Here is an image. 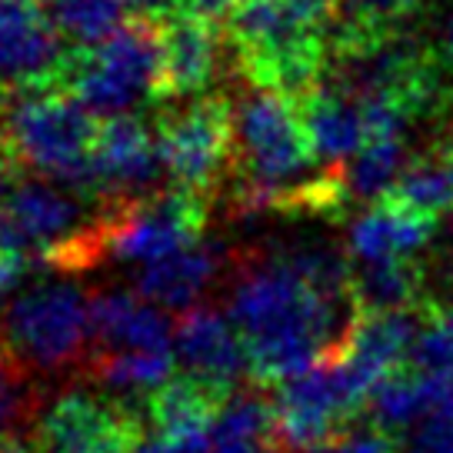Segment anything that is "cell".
<instances>
[{
    "mask_svg": "<svg viewBox=\"0 0 453 453\" xmlns=\"http://www.w3.org/2000/svg\"><path fill=\"white\" fill-rule=\"evenodd\" d=\"M226 317L247 343L250 373L280 387L326 357H337L360 311L354 297L313 287L283 254L243 270Z\"/></svg>",
    "mask_w": 453,
    "mask_h": 453,
    "instance_id": "6da1fadb",
    "label": "cell"
},
{
    "mask_svg": "<svg viewBox=\"0 0 453 453\" xmlns=\"http://www.w3.org/2000/svg\"><path fill=\"white\" fill-rule=\"evenodd\" d=\"M97 130V117L67 90L7 94L0 107V143L7 154L84 200H94Z\"/></svg>",
    "mask_w": 453,
    "mask_h": 453,
    "instance_id": "7a4b0ae2",
    "label": "cell"
},
{
    "mask_svg": "<svg viewBox=\"0 0 453 453\" xmlns=\"http://www.w3.org/2000/svg\"><path fill=\"white\" fill-rule=\"evenodd\" d=\"M64 90L100 120L130 117L143 100L164 94V30L130 20L111 41L73 54Z\"/></svg>",
    "mask_w": 453,
    "mask_h": 453,
    "instance_id": "3957f363",
    "label": "cell"
},
{
    "mask_svg": "<svg viewBox=\"0 0 453 453\" xmlns=\"http://www.w3.org/2000/svg\"><path fill=\"white\" fill-rule=\"evenodd\" d=\"M0 337L27 367H71L90 343V300L73 283H37L7 303Z\"/></svg>",
    "mask_w": 453,
    "mask_h": 453,
    "instance_id": "277c9868",
    "label": "cell"
},
{
    "mask_svg": "<svg viewBox=\"0 0 453 453\" xmlns=\"http://www.w3.org/2000/svg\"><path fill=\"white\" fill-rule=\"evenodd\" d=\"M207 224V200L187 190H167L117 207L111 220L94 226V250L127 267H154L167 257L200 243Z\"/></svg>",
    "mask_w": 453,
    "mask_h": 453,
    "instance_id": "5b68a950",
    "label": "cell"
},
{
    "mask_svg": "<svg viewBox=\"0 0 453 453\" xmlns=\"http://www.w3.org/2000/svg\"><path fill=\"white\" fill-rule=\"evenodd\" d=\"M87 207L50 180H24L0 203V254L27 257L41 267H73V257L84 247Z\"/></svg>",
    "mask_w": 453,
    "mask_h": 453,
    "instance_id": "8992f818",
    "label": "cell"
},
{
    "mask_svg": "<svg viewBox=\"0 0 453 453\" xmlns=\"http://www.w3.org/2000/svg\"><path fill=\"white\" fill-rule=\"evenodd\" d=\"M367 400L370 394L340 360V354L326 357L277 387L273 443L297 453L313 450L317 443L337 437L340 426L364 411Z\"/></svg>",
    "mask_w": 453,
    "mask_h": 453,
    "instance_id": "52a82bcc",
    "label": "cell"
},
{
    "mask_svg": "<svg viewBox=\"0 0 453 453\" xmlns=\"http://www.w3.org/2000/svg\"><path fill=\"white\" fill-rule=\"evenodd\" d=\"M157 141L177 190L203 197L234 157V107L224 97H194L184 107L160 113Z\"/></svg>",
    "mask_w": 453,
    "mask_h": 453,
    "instance_id": "ba28073f",
    "label": "cell"
},
{
    "mask_svg": "<svg viewBox=\"0 0 453 453\" xmlns=\"http://www.w3.org/2000/svg\"><path fill=\"white\" fill-rule=\"evenodd\" d=\"M143 413L113 396L90 390H64L37 420V453H134Z\"/></svg>",
    "mask_w": 453,
    "mask_h": 453,
    "instance_id": "9c48e42d",
    "label": "cell"
},
{
    "mask_svg": "<svg viewBox=\"0 0 453 453\" xmlns=\"http://www.w3.org/2000/svg\"><path fill=\"white\" fill-rule=\"evenodd\" d=\"M73 64L71 43L50 24L41 0H14L0 7V94L43 90Z\"/></svg>",
    "mask_w": 453,
    "mask_h": 453,
    "instance_id": "30bf717a",
    "label": "cell"
},
{
    "mask_svg": "<svg viewBox=\"0 0 453 453\" xmlns=\"http://www.w3.org/2000/svg\"><path fill=\"white\" fill-rule=\"evenodd\" d=\"M167 173L157 130L141 117L104 120L94 141V200L127 207L154 197L157 180Z\"/></svg>",
    "mask_w": 453,
    "mask_h": 453,
    "instance_id": "8fae6325",
    "label": "cell"
},
{
    "mask_svg": "<svg viewBox=\"0 0 453 453\" xmlns=\"http://www.w3.org/2000/svg\"><path fill=\"white\" fill-rule=\"evenodd\" d=\"M173 360L184 367L187 380L203 387L220 403L237 394L250 370L241 330L213 307H194L173 324Z\"/></svg>",
    "mask_w": 453,
    "mask_h": 453,
    "instance_id": "7c38bea8",
    "label": "cell"
},
{
    "mask_svg": "<svg viewBox=\"0 0 453 453\" xmlns=\"http://www.w3.org/2000/svg\"><path fill=\"white\" fill-rule=\"evenodd\" d=\"M220 400L194 380H170L150 396L134 453H213V420Z\"/></svg>",
    "mask_w": 453,
    "mask_h": 453,
    "instance_id": "4fadbf2b",
    "label": "cell"
},
{
    "mask_svg": "<svg viewBox=\"0 0 453 453\" xmlns=\"http://www.w3.org/2000/svg\"><path fill=\"white\" fill-rule=\"evenodd\" d=\"M420 324H424V317L417 311L360 313L357 317L354 330L340 350V360L350 367V373L370 396L411 360Z\"/></svg>",
    "mask_w": 453,
    "mask_h": 453,
    "instance_id": "5bb4252c",
    "label": "cell"
},
{
    "mask_svg": "<svg viewBox=\"0 0 453 453\" xmlns=\"http://www.w3.org/2000/svg\"><path fill=\"white\" fill-rule=\"evenodd\" d=\"M90 343L94 350H173V324L137 290H107L90 300Z\"/></svg>",
    "mask_w": 453,
    "mask_h": 453,
    "instance_id": "9a60e30c",
    "label": "cell"
},
{
    "mask_svg": "<svg viewBox=\"0 0 453 453\" xmlns=\"http://www.w3.org/2000/svg\"><path fill=\"white\" fill-rule=\"evenodd\" d=\"M160 30H164V94L160 97H203L220 64V37L213 20L184 14Z\"/></svg>",
    "mask_w": 453,
    "mask_h": 453,
    "instance_id": "2e32d148",
    "label": "cell"
},
{
    "mask_svg": "<svg viewBox=\"0 0 453 453\" xmlns=\"http://www.w3.org/2000/svg\"><path fill=\"white\" fill-rule=\"evenodd\" d=\"M226 254L217 241H200L180 254L160 260L137 273V294L160 311H194L200 294L224 270Z\"/></svg>",
    "mask_w": 453,
    "mask_h": 453,
    "instance_id": "e0dca14e",
    "label": "cell"
},
{
    "mask_svg": "<svg viewBox=\"0 0 453 453\" xmlns=\"http://www.w3.org/2000/svg\"><path fill=\"white\" fill-rule=\"evenodd\" d=\"M430 234H434V217L413 213L394 200H380L350 224L347 250L357 260V267L394 264V260H411L430 241Z\"/></svg>",
    "mask_w": 453,
    "mask_h": 453,
    "instance_id": "ac0fdd59",
    "label": "cell"
},
{
    "mask_svg": "<svg viewBox=\"0 0 453 453\" xmlns=\"http://www.w3.org/2000/svg\"><path fill=\"white\" fill-rule=\"evenodd\" d=\"M303 130L311 141L313 157H320L326 164H347L367 147V124L364 111L354 97L337 94L330 87H317L311 97L300 104Z\"/></svg>",
    "mask_w": 453,
    "mask_h": 453,
    "instance_id": "d6986e66",
    "label": "cell"
},
{
    "mask_svg": "<svg viewBox=\"0 0 453 453\" xmlns=\"http://www.w3.org/2000/svg\"><path fill=\"white\" fill-rule=\"evenodd\" d=\"M453 396V377H440V373H420V370H403L394 373L387 383H380L370 403H373V420L383 430H396V426L424 424L440 403H447Z\"/></svg>",
    "mask_w": 453,
    "mask_h": 453,
    "instance_id": "ffe728a7",
    "label": "cell"
},
{
    "mask_svg": "<svg viewBox=\"0 0 453 453\" xmlns=\"http://www.w3.org/2000/svg\"><path fill=\"white\" fill-rule=\"evenodd\" d=\"M420 7V0H337L326 27L334 34V50L357 43L394 37L396 27Z\"/></svg>",
    "mask_w": 453,
    "mask_h": 453,
    "instance_id": "44dd1931",
    "label": "cell"
},
{
    "mask_svg": "<svg viewBox=\"0 0 453 453\" xmlns=\"http://www.w3.org/2000/svg\"><path fill=\"white\" fill-rule=\"evenodd\" d=\"M50 24L60 30V37L77 50H94L113 34L130 14L127 0H41Z\"/></svg>",
    "mask_w": 453,
    "mask_h": 453,
    "instance_id": "7402d4cb",
    "label": "cell"
},
{
    "mask_svg": "<svg viewBox=\"0 0 453 453\" xmlns=\"http://www.w3.org/2000/svg\"><path fill=\"white\" fill-rule=\"evenodd\" d=\"M340 170V187L343 197L377 200L390 197V190L407 170V147L400 137H383L370 141L357 157H350Z\"/></svg>",
    "mask_w": 453,
    "mask_h": 453,
    "instance_id": "603a6c76",
    "label": "cell"
},
{
    "mask_svg": "<svg viewBox=\"0 0 453 453\" xmlns=\"http://www.w3.org/2000/svg\"><path fill=\"white\" fill-rule=\"evenodd\" d=\"M400 207L424 217H437V213L453 207V147L437 150V154L420 157L417 164L403 170V177L396 180L390 197Z\"/></svg>",
    "mask_w": 453,
    "mask_h": 453,
    "instance_id": "cb8c5ba5",
    "label": "cell"
},
{
    "mask_svg": "<svg viewBox=\"0 0 453 453\" xmlns=\"http://www.w3.org/2000/svg\"><path fill=\"white\" fill-rule=\"evenodd\" d=\"M420 273L411 260L370 264L354 273V303L360 313H396L413 311Z\"/></svg>",
    "mask_w": 453,
    "mask_h": 453,
    "instance_id": "d4e9b609",
    "label": "cell"
},
{
    "mask_svg": "<svg viewBox=\"0 0 453 453\" xmlns=\"http://www.w3.org/2000/svg\"><path fill=\"white\" fill-rule=\"evenodd\" d=\"M407 367L420 370V373L453 377V311L424 313V324L413 340Z\"/></svg>",
    "mask_w": 453,
    "mask_h": 453,
    "instance_id": "484cf974",
    "label": "cell"
},
{
    "mask_svg": "<svg viewBox=\"0 0 453 453\" xmlns=\"http://www.w3.org/2000/svg\"><path fill=\"white\" fill-rule=\"evenodd\" d=\"M30 383L24 364L0 343V440L14 437V426L30 411Z\"/></svg>",
    "mask_w": 453,
    "mask_h": 453,
    "instance_id": "4316f807",
    "label": "cell"
},
{
    "mask_svg": "<svg viewBox=\"0 0 453 453\" xmlns=\"http://www.w3.org/2000/svg\"><path fill=\"white\" fill-rule=\"evenodd\" d=\"M307 453H396V443L383 426H364L324 440Z\"/></svg>",
    "mask_w": 453,
    "mask_h": 453,
    "instance_id": "83f0119b",
    "label": "cell"
},
{
    "mask_svg": "<svg viewBox=\"0 0 453 453\" xmlns=\"http://www.w3.org/2000/svg\"><path fill=\"white\" fill-rule=\"evenodd\" d=\"M411 453H453V396L440 403L413 434Z\"/></svg>",
    "mask_w": 453,
    "mask_h": 453,
    "instance_id": "f1b7e54d",
    "label": "cell"
},
{
    "mask_svg": "<svg viewBox=\"0 0 453 453\" xmlns=\"http://www.w3.org/2000/svg\"><path fill=\"white\" fill-rule=\"evenodd\" d=\"M130 20L150 27H167L170 20L190 14V0H127Z\"/></svg>",
    "mask_w": 453,
    "mask_h": 453,
    "instance_id": "f546056e",
    "label": "cell"
},
{
    "mask_svg": "<svg viewBox=\"0 0 453 453\" xmlns=\"http://www.w3.org/2000/svg\"><path fill=\"white\" fill-rule=\"evenodd\" d=\"M37 267H41V264H34V260H27V257L0 254V297L14 294L17 287L27 280Z\"/></svg>",
    "mask_w": 453,
    "mask_h": 453,
    "instance_id": "4dcf8cb0",
    "label": "cell"
},
{
    "mask_svg": "<svg viewBox=\"0 0 453 453\" xmlns=\"http://www.w3.org/2000/svg\"><path fill=\"white\" fill-rule=\"evenodd\" d=\"M243 0H190V14L203 17V20H217V17H230Z\"/></svg>",
    "mask_w": 453,
    "mask_h": 453,
    "instance_id": "1f68e13d",
    "label": "cell"
},
{
    "mask_svg": "<svg viewBox=\"0 0 453 453\" xmlns=\"http://www.w3.org/2000/svg\"><path fill=\"white\" fill-rule=\"evenodd\" d=\"M213 453H277L270 440H254V443H213Z\"/></svg>",
    "mask_w": 453,
    "mask_h": 453,
    "instance_id": "d6a6232c",
    "label": "cell"
},
{
    "mask_svg": "<svg viewBox=\"0 0 453 453\" xmlns=\"http://www.w3.org/2000/svg\"><path fill=\"white\" fill-rule=\"evenodd\" d=\"M0 453H37V447L34 443H24V440H0Z\"/></svg>",
    "mask_w": 453,
    "mask_h": 453,
    "instance_id": "836d02e7",
    "label": "cell"
},
{
    "mask_svg": "<svg viewBox=\"0 0 453 453\" xmlns=\"http://www.w3.org/2000/svg\"><path fill=\"white\" fill-rule=\"evenodd\" d=\"M447 43H450V54H453V20H450V34H447Z\"/></svg>",
    "mask_w": 453,
    "mask_h": 453,
    "instance_id": "e575fe53",
    "label": "cell"
},
{
    "mask_svg": "<svg viewBox=\"0 0 453 453\" xmlns=\"http://www.w3.org/2000/svg\"><path fill=\"white\" fill-rule=\"evenodd\" d=\"M7 4H14V0H0V7H7Z\"/></svg>",
    "mask_w": 453,
    "mask_h": 453,
    "instance_id": "d590c367",
    "label": "cell"
}]
</instances>
